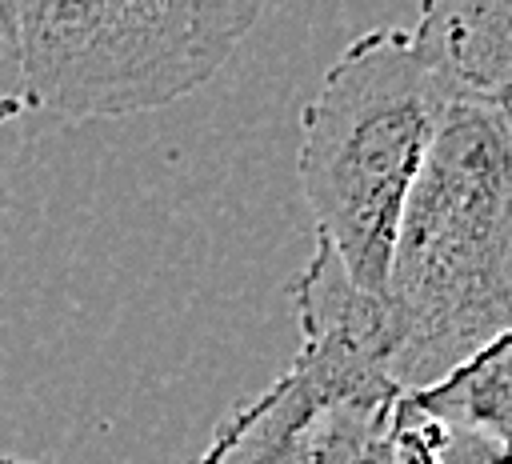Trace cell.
<instances>
[{"instance_id": "obj_1", "label": "cell", "mask_w": 512, "mask_h": 464, "mask_svg": "<svg viewBox=\"0 0 512 464\" xmlns=\"http://www.w3.org/2000/svg\"><path fill=\"white\" fill-rule=\"evenodd\" d=\"M384 308L400 396L508 336L512 124L500 104H452L396 220Z\"/></svg>"}, {"instance_id": "obj_4", "label": "cell", "mask_w": 512, "mask_h": 464, "mask_svg": "<svg viewBox=\"0 0 512 464\" xmlns=\"http://www.w3.org/2000/svg\"><path fill=\"white\" fill-rule=\"evenodd\" d=\"M400 396H348L288 364L232 412L200 464H376Z\"/></svg>"}, {"instance_id": "obj_5", "label": "cell", "mask_w": 512, "mask_h": 464, "mask_svg": "<svg viewBox=\"0 0 512 464\" xmlns=\"http://www.w3.org/2000/svg\"><path fill=\"white\" fill-rule=\"evenodd\" d=\"M408 40L456 104L508 108L512 0H420Z\"/></svg>"}, {"instance_id": "obj_7", "label": "cell", "mask_w": 512, "mask_h": 464, "mask_svg": "<svg viewBox=\"0 0 512 464\" xmlns=\"http://www.w3.org/2000/svg\"><path fill=\"white\" fill-rule=\"evenodd\" d=\"M28 112V88H24V64H20V44L12 16L0 0V128L20 120Z\"/></svg>"}, {"instance_id": "obj_2", "label": "cell", "mask_w": 512, "mask_h": 464, "mask_svg": "<svg viewBox=\"0 0 512 464\" xmlns=\"http://www.w3.org/2000/svg\"><path fill=\"white\" fill-rule=\"evenodd\" d=\"M456 100L416 56L404 28L356 36L300 116V188L344 276L380 292L396 220Z\"/></svg>"}, {"instance_id": "obj_8", "label": "cell", "mask_w": 512, "mask_h": 464, "mask_svg": "<svg viewBox=\"0 0 512 464\" xmlns=\"http://www.w3.org/2000/svg\"><path fill=\"white\" fill-rule=\"evenodd\" d=\"M0 464H24V460H0Z\"/></svg>"}, {"instance_id": "obj_6", "label": "cell", "mask_w": 512, "mask_h": 464, "mask_svg": "<svg viewBox=\"0 0 512 464\" xmlns=\"http://www.w3.org/2000/svg\"><path fill=\"white\" fill-rule=\"evenodd\" d=\"M428 420L448 432L480 436L496 448H508V336L452 368L444 380L408 392Z\"/></svg>"}, {"instance_id": "obj_3", "label": "cell", "mask_w": 512, "mask_h": 464, "mask_svg": "<svg viewBox=\"0 0 512 464\" xmlns=\"http://www.w3.org/2000/svg\"><path fill=\"white\" fill-rule=\"evenodd\" d=\"M268 0H8L28 108L64 124L164 108L208 84Z\"/></svg>"}]
</instances>
